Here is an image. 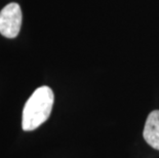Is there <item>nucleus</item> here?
<instances>
[{"mask_svg":"<svg viewBox=\"0 0 159 158\" xmlns=\"http://www.w3.org/2000/svg\"><path fill=\"white\" fill-rule=\"evenodd\" d=\"M22 25V11L18 3L12 2L0 11V34L6 38H16Z\"/></svg>","mask_w":159,"mask_h":158,"instance_id":"2","label":"nucleus"},{"mask_svg":"<svg viewBox=\"0 0 159 158\" xmlns=\"http://www.w3.org/2000/svg\"><path fill=\"white\" fill-rule=\"evenodd\" d=\"M53 101L55 96L50 87H38L28 99L23 109V130L31 132L44 123L52 113Z\"/></svg>","mask_w":159,"mask_h":158,"instance_id":"1","label":"nucleus"},{"mask_svg":"<svg viewBox=\"0 0 159 158\" xmlns=\"http://www.w3.org/2000/svg\"><path fill=\"white\" fill-rule=\"evenodd\" d=\"M143 136L148 145L159 150V110L152 111L148 115Z\"/></svg>","mask_w":159,"mask_h":158,"instance_id":"3","label":"nucleus"}]
</instances>
